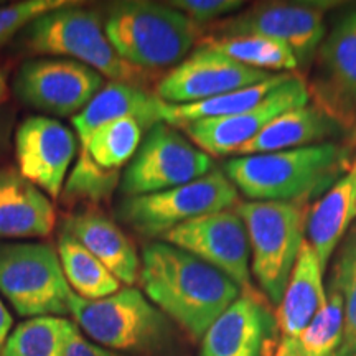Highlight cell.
<instances>
[{
    "label": "cell",
    "mask_w": 356,
    "mask_h": 356,
    "mask_svg": "<svg viewBox=\"0 0 356 356\" xmlns=\"http://www.w3.org/2000/svg\"><path fill=\"white\" fill-rule=\"evenodd\" d=\"M139 280L149 300L197 341L243 292L228 275L163 241L144 248Z\"/></svg>",
    "instance_id": "6da1fadb"
},
{
    "label": "cell",
    "mask_w": 356,
    "mask_h": 356,
    "mask_svg": "<svg viewBox=\"0 0 356 356\" xmlns=\"http://www.w3.org/2000/svg\"><path fill=\"white\" fill-rule=\"evenodd\" d=\"M350 149L337 142L244 155L225 165L226 177L249 202L309 204L348 170Z\"/></svg>",
    "instance_id": "7a4b0ae2"
},
{
    "label": "cell",
    "mask_w": 356,
    "mask_h": 356,
    "mask_svg": "<svg viewBox=\"0 0 356 356\" xmlns=\"http://www.w3.org/2000/svg\"><path fill=\"white\" fill-rule=\"evenodd\" d=\"M24 44L26 50L38 55L73 58L114 83L140 86L147 79L145 70L127 63L114 50L99 13L81 7V2L35 19L24 29Z\"/></svg>",
    "instance_id": "3957f363"
},
{
    "label": "cell",
    "mask_w": 356,
    "mask_h": 356,
    "mask_svg": "<svg viewBox=\"0 0 356 356\" xmlns=\"http://www.w3.org/2000/svg\"><path fill=\"white\" fill-rule=\"evenodd\" d=\"M114 50L127 63L150 71L181 63L202 29L177 8L157 2H121L104 24Z\"/></svg>",
    "instance_id": "277c9868"
},
{
    "label": "cell",
    "mask_w": 356,
    "mask_h": 356,
    "mask_svg": "<svg viewBox=\"0 0 356 356\" xmlns=\"http://www.w3.org/2000/svg\"><path fill=\"white\" fill-rule=\"evenodd\" d=\"M233 210L246 226L251 274L266 297L279 305L305 241L309 208L302 203L241 202Z\"/></svg>",
    "instance_id": "5b68a950"
},
{
    "label": "cell",
    "mask_w": 356,
    "mask_h": 356,
    "mask_svg": "<svg viewBox=\"0 0 356 356\" xmlns=\"http://www.w3.org/2000/svg\"><path fill=\"white\" fill-rule=\"evenodd\" d=\"M68 309L79 330L106 350L142 353L159 348L170 337L168 318L134 287L97 300L81 299L71 291Z\"/></svg>",
    "instance_id": "8992f818"
},
{
    "label": "cell",
    "mask_w": 356,
    "mask_h": 356,
    "mask_svg": "<svg viewBox=\"0 0 356 356\" xmlns=\"http://www.w3.org/2000/svg\"><path fill=\"white\" fill-rule=\"evenodd\" d=\"M71 289L47 243L0 241V293L22 317L70 314Z\"/></svg>",
    "instance_id": "52a82bcc"
},
{
    "label": "cell",
    "mask_w": 356,
    "mask_h": 356,
    "mask_svg": "<svg viewBox=\"0 0 356 356\" xmlns=\"http://www.w3.org/2000/svg\"><path fill=\"white\" fill-rule=\"evenodd\" d=\"M236 186L220 168L177 188L124 198L118 215L124 225L147 238H162L177 226L238 204Z\"/></svg>",
    "instance_id": "ba28073f"
},
{
    "label": "cell",
    "mask_w": 356,
    "mask_h": 356,
    "mask_svg": "<svg viewBox=\"0 0 356 356\" xmlns=\"http://www.w3.org/2000/svg\"><path fill=\"white\" fill-rule=\"evenodd\" d=\"M213 157L185 137L175 126L159 122L145 139L121 177L126 198L177 188L213 170Z\"/></svg>",
    "instance_id": "9c48e42d"
},
{
    "label": "cell",
    "mask_w": 356,
    "mask_h": 356,
    "mask_svg": "<svg viewBox=\"0 0 356 356\" xmlns=\"http://www.w3.org/2000/svg\"><path fill=\"white\" fill-rule=\"evenodd\" d=\"M333 2H261L218 24L208 35H261L287 44L299 65L309 63L327 37Z\"/></svg>",
    "instance_id": "30bf717a"
},
{
    "label": "cell",
    "mask_w": 356,
    "mask_h": 356,
    "mask_svg": "<svg viewBox=\"0 0 356 356\" xmlns=\"http://www.w3.org/2000/svg\"><path fill=\"white\" fill-rule=\"evenodd\" d=\"M102 88L97 71L66 58H33L22 63L13 79L22 102L60 118L81 113Z\"/></svg>",
    "instance_id": "8fae6325"
},
{
    "label": "cell",
    "mask_w": 356,
    "mask_h": 356,
    "mask_svg": "<svg viewBox=\"0 0 356 356\" xmlns=\"http://www.w3.org/2000/svg\"><path fill=\"white\" fill-rule=\"evenodd\" d=\"M160 239L228 275L241 291H251V246L246 226L234 210L184 222Z\"/></svg>",
    "instance_id": "7c38bea8"
},
{
    "label": "cell",
    "mask_w": 356,
    "mask_h": 356,
    "mask_svg": "<svg viewBox=\"0 0 356 356\" xmlns=\"http://www.w3.org/2000/svg\"><path fill=\"white\" fill-rule=\"evenodd\" d=\"M309 86L304 79L291 74L254 108L226 118L200 119L180 127L186 137L210 157L238 155L239 150L259 136L277 115L309 104Z\"/></svg>",
    "instance_id": "4fadbf2b"
},
{
    "label": "cell",
    "mask_w": 356,
    "mask_h": 356,
    "mask_svg": "<svg viewBox=\"0 0 356 356\" xmlns=\"http://www.w3.org/2000/svg\"><path fill=\"white\" fill-rule=\"evenodd\" d=\"M15 160L19 173L48 198H60L68 168L78 154L74 132L47 115H30L17 127Z\"/></svg>",
    "instance_id": "5bb4252c"
},
{
    "label": "cell",
    "mask_w": 356,
    "mask_h": 356,
    "mask_svg": "<svg viewBox=\"0 0 356 356\" xmlns=\"http://www.w3.org/2000/svg\"><path fill=\"white\" fill-rule=\"evenodd\" d=\"M269 76L273 74L236 63L207 47H198L160 79L155 95L165 104L186 106L252 86Z\"/></svg>",
    "instance_id": "9a60e30c"
},
{
    "label": "cell",
    "mask_w": 356,
    "mask_h": 356,
    "mask_svg": "<svg viewBox=\"0 0 356 356\" xmlns=\"http://www.w3.org/2000/svg\"><path fill=\"white\" fill-rule=\"evenodd\" d=\"M315 95L320 108L343 126L356 111V7L333 25L318 48V81Z\"/></svg>",
    "instance_id": "2e32d148"
},
{
    "label": "cell",
    "mask_w": 356,
    "mask_h": 356,
    "mask_svg": "<svg viewBox=\"0 0 356 356\" xmlns=\"http://www.w3.org/2000/svg\"><path fill=\"white\" fill-rule=\"evenodd\" d=\"M270 325L261 300L243 291L200 340V356H262Z\"/></svg>",
    "instance_id": "e0dca14e"
},
{
    "label": "cell",
    "mask_w": 356,
    "mask_h": 356,
    "mask_svg": "<svg viewBox=\"0 0 356 356\" xmlns=\"http://www.w3.org/2000/svg\"><path fill=\"white\" fill-rule=\"evenodd\" d=\"M61 231L97 257L121 284L132 287L140 275V257L127 234L99 208L88 207L61 221Z\"/></svg>",
    "instance_id": "ac0fdd59"
},
{
    "label": "cell",
    "mask_w": 356,
    "mask_h": 356,
    "mask_svg": "<svg viewBox=\"0 0 356 356\" xmlns=\"http://www.w3.org/2000/svg\"><path fill=\"white\" fill-rule=\"evenodd\" d=\"M51 200L15 168H0V239L48 238L55 229Z\"/></svg>",
    "instance_id": "d6986e66"
},
{
    "label": "cell",
    "mask_w": 356,
    "mask_h": 356,
    "mask_svg": "<svg viewBox=\"0 0 356 356\" xmlns=\"http://www.w3.org/2000/svg\"><path fill=\"white\" fill-rule=\"evenodd\" d=\"M323 274L325 269L320 264L317 252L305 239L297 256L282 300L277 305L280 345L296 340L327 304Z\"/></svg>",
    "instance_id": "ffe728a7"
},
{
    "label": "cell",
    "mask_w": 356,
    "mask_h": 356,
    "mask_svg": "<svg viewBox=\"0 0 356 356\" xmlns=\"http://www.w3.org/2000/svg\"><path fill=\"white\" fill-rule=\"evenodd\" d=\"M356 220V159L307 215V241L325 270Z\"/></svg>",
    "instance_id": "44dd1931"
},
{
    "label": "cell",
    "mask_w": 356,
    "mask_h": 356,
    "mask_svg": "<svg viewBox=\"0 0 356 356\" xmlns=\"http://www.w3.org/2000/svg\"><path fill=\"white\" fill-rule=\"evenodd\" d=\"M163 104L165 102L159 99L157 95L145 91L144 88L111 81L92 97L81 113L73 115L71 124L81 145L97 127L115 119L132 118L140 124L142 129L149 131L155 124L162 122Z\"/></svg>",
    "instance_id": "7402d4cb"
},
{
    "label": "cell",
    "mask_w": 356,
    "mask_h": 356,
    "mask_svg": "<svg viewBox=\"0 0 356 356\" xmlns=\"http://www.w3.org/2000/svg\"><path fill=\"white\" fill-rule=\"evenodd\" d=\"M340 122L318 104H305L289 109L274 119L259 136L248 142L238 157L256 154L280 152L330 142L341 134Z\"/></svg>",
    "instance_id": "603a6c76"
},
{
    "label": "cell",
    "mask_w": 356,
    "mask_h": 356,
    "mask_svg": "<svg viewBox=\"0 0 356 356\" xmlns=\"http://www.w3.org/2000/svg\"><path fill=\"white\" fill-rule=\"evenodd\" d=\"M200 47H207L248 68L279 74L299 68V61L287 44L261 35H207Z\"/></svg>",
    "instance_id": "cb8c5ba5"
},
{
    "label": "cell",
    "mask_w": 356,
    "mask_h": 356,
    "mask_svg": "<svg viewBox=\"0 0 356 356\" xmlns=\"http://www.w3.org/2000/svg\"><path fill=\"white\" fill-rule=\"evenodd\" d=\"M56 252L71 291L86 300H97L121 291V282L108 267L91 254L73 236L61 231Z\"/></svg>",
    "instance_id": "d4e9b609"
},
{
    "label": "cell",
    "mask_w": 356,
    "mask_h": 356,
    "mask_svg": "<svg viewBox=\"0 0 356 356\" xmlns=\"http://www.w3.org/2000/svg\"><path fill=\"white\" fill-rule=\"evenodd\" d=\"M289 76H291L289 73L273 74V76H269L257 84H252V86L236 89V91L226 92V95L213 97V99L195 102V104H163L162 121L180 127L188 122L200 121V119L226 118V115L244 113V111L254 108V106L264 101Z\"/></svg>",
    "instance_id": "484cf974"
},
{
    "label": "cell",
    "mask_w": 356,
    "mask_h": 356,
    "mask_svg": "<svg viewBox=\"0 0 356 356\" xmlns=\"http://www.w3.org/2000/svg\"><path fill=\"white\" fill-rule=\"evenodd\" d=\"M345 327L343 297L337 287L327 291V304L291 343H275L274 356H337Z\"/></svg>",
    "instance_id": "4316f807"
},
{
    "label": "cell",
    "mask_w": 356,
    "mask_h": 356,
    "mask_svg": "<svg viewBox=\"0 0 356 356\" xmlns=\"http://www.w3.org/2000/svg\"><path fill=\"white\" fill-rule=\"evenodd\" d=\"M142 126L136 119L122 118L97 127L84 144L78 157L89 159L104 172H119L131 162L142 144Z\"/></svg>",
    "instance_id": "83f0119b"
},
{
    "label": "cell",
    "mask_w": 356,
    "mask_h": 356,
    "mask_svg": "<svg viewBox=\"0 0 356 356\" xmlns=\"http://www.w3.org/2000/svg\"><path fill=\"white\" fill-rule=\"evenodd\" d=\"M68 320L53 315L25 320L13 328L2 356H65Z\"/></svg>",
    "instance_id": "f1b7e54d"
},
{
    "label": "cell",
    "mask_w": 356,
    "mask_h": 356,
    "mask_svg": "<svg viewBox=\"0 0 356 356\" xmlns=\"http://www.w3.org/2000/svg\"><path fill=\"white\" fill-rule=\"evenodd\" d=\"M119 172H104L97 168L89 159L78 157L76 165L65 184L63 200L70 203L89 202L97 203L108 200L119 184Z\"/></svg>",
    "instance_id": "f546056e"
},
{
    "label": "cell",
    "mask_w": 356,
    "mask_h": 356,
    "mask_svg": "<svg viewBox=\"0 0 356 356\" xmlns=\"http://www.w3.org/2000/svg\"><path fill=\"white\" fill-rule=\"evenodd\" d=\"M76 0H22L0 7V44L10 40L19 30L25 29L43 13L68 7Z\"/></svg>",
    "instance_id": "4dcf8cb0"
},
{
    "label": "cell",
    "mask_w": 356,
    "mask_h": 356,
    "mask_svg": "<svg viewBox=\"0 0 356 356\" xmlns=\"http://www.w3.org/2000/svg\"><path fill=\"white\" fill-rule=\"evenodd\" d=\"M330 286L337 287L343 297L345 327L341 345L338 348V351H343L356 345V262L343 273L332 274Z\"/></svg>",
    "instance_id": "1f68e13d"
},
{
    "label": "cell",
    "mask_w": 356,
    "mask_h": 356,
    "mask_svg": "<svg viewBox=\"0 0 356 356\" xmlns=\"http://www.w3.org/2000/svg\"><path fill=\"white\" fill-rule=\"evenodd\" d=\"M168 6L188 17L193 24L202 26L239 10L244 2L241 0H172Z\"/></svg>",
    "instance_id": "d6a6232c"
},
{
    "label": "cell",
    "mask_w": 356,
    "mask_h": 356,
    "mask_svg": "<svg viewBox=\"0 0 356 356\" xmlns=\"http://www.w3.org/2000/svg\"><path fill=\"white\" fill-rule=\"evenodd\" d=\"M65 356H118L113 351L102 348V346L89 341L79 327L74 322L68 320L66 327V346Z\"/></svg>",
    "instance_id": "836d02e7"
},
{
    "label": "cell",
    "mask_w": 356,
    "mask_h": 356,
    "mask_svg": "<svg viewBox=\"0 0 356 356\" xmlns=\"http://www.w3.org/2000/svg\"><path fill=\"white\" fill-rule=\"evenodd\" d=\"M338 248L340 249H338L337 261L333 264V274L343 273L345 269H348L356 262V225L351 226Z\"/></svg>",
    "instance_id": "e575fe53"
},
{
    "label": "cell",
    "mask_w": 356,
    "mask_h": 356,
    "mask_svg": "<svg viewBox=\"0 0 356 356\" xmlns=\"http://www.w3.org/2000/svg\"><path fill=\"white\" fill-rule=\"evenodd\" d=\"M13 118H15V114H13L12 109L2 108V106H0V157H2V155L8 150V147H10Z\"/></svg>",
    "instance_id": "d590c367"
},
{
    "label": "cell",
    "mask_w": 356,
    "mask_h": 356,
    "mask_svg": "<svg viewBox=\"0 0 356 356\" xmlns=\"http://www.w3.org/2000/svg\"><path fill=\"white\" fill-rule=\"evenodd\" d=\"M12 325H13V318H12L10 312H8L6 304L2 302V299H0V351H2L8 335H10Z\"/></svg>",
    "instance_id": "8d00e7d4"
},
{
    "label": "cell",
    "mask_w": 356,
    "mask_h": 356,
    "mask_svg": "<svg viewBox=\"0 0 356 356\" xmlns=\"http://www.w3.org/2000/svg\"><path fill=\"white\" fill-rule=\"evenodd\" d=\"M8 99V73L3 66H0V106Z\"/></svg>",
    "instance_id": "74e56055"
},
{
    "label": "cell",
    "mask_w": 356,
    "mask_h": 356,
    "mask_svg": "<svg viewBox=\"0 0 356 356\" xmlns=\"http://www.w3.org/2000/svg\"><path fill=\"white\" fill-rule=\"evenodd\" d=\"M337 356H356V345L351 346L348 350H343V351H338Z\"/></svg>",
    "instance_id": "f35d334b"
},
{
    "label": "cell",
    "mask_w": 356,
    "mask_h": 356,
    "mask_svg": "<svg viewBox=\"0 0 356 356\" xmlns=\"http://www.w3.org/2000/svg\"><path fill=\"white\" fill-rule=\"evenodd\" d=\"M262 356H270L269 353H262Z\"/></svg>",
    "instance_id": "ab89813d"
},
{
    "label": "cell",
    "mask_w": 356,
    "mask_h": 356,
    "mask_svg": "<svg viewBox=\"0 0 356 356\" xmlns=\"http://www.w3.org/2000/svg\"><path fill=\"white\" fill-rule=\"evenodd\" d=\"M0 356H2V353H0Z\"/></svg>",
    "instance_id": "60d3db41"
}]
</instances>
